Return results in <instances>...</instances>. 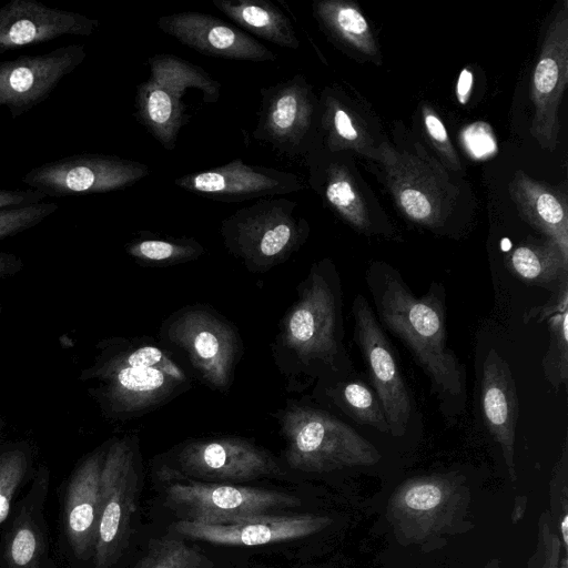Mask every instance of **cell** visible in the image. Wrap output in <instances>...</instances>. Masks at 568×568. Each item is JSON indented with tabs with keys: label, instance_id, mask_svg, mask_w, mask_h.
Here are the masks:
<instances>
[{
	"label": "cell",
	"instance_id": "1",
	"mask_svg": "<svg viewBox=\"0 0 568 568\" xmlns=\"http://www.w3.org/2000/svg\"><path fill=\"white\" fill-rule=\"evenodd\" d=\"M95 351L79 381L108 420L138 417L190 386L185 371L152 343L109 337L99 341Z\"/></svg>",
	"mask_w": 568,
	"mask_h": 568
},
{
	"label": "cell",
	"instance_id": "2",
	"mask_svg": "<svg viewBox=\"0 0 568 568\" xmlns=\"http://www.w3.org/2000/svg\"><path fill=\"white\" fill-rule=\"evenodd\" d=\"M384 325L409 348L442 396L464 395V372L447 347L445 310L434 288L414 296L394 275H384L377 292Z\"/></svg>",
	"mask_w": 568,
	"mask_h": 568
},
{
	"label": "cell",
	"instance_id": "3",
	"mask_svg": "<svg viewBox=\"0 0 568 568\" xmlns=\"http://www.w3.org/2000/svg\"><path fill=\"white\" fill-rule=\"evenodd\" d=\"M273 345L275 363L293 389L321 367H333L338 353L337 298L321 265H314L297 298L280 322Z\"/></svg>",
	"mask_w": 568,
	"mask_h": 568
},
{
	"label": "cell",
	"instance_id": "4",
	"mask_svg": "<svg viewBox=\"0 0 568 568\" xmlns=\"http://www.w3.org/2000/svg\"><path fill=\"white\" fill-rule=\"evenodd\" d=\"M471 491L455 474L408 478L389 496L386 517L398 544L427 552L473 528Z\"/></svg>",
	"mask_w": 568,
	"mask_h": 568
},
{
	"label": "cell",
	"instance_id": "5",
	"mask_svg": "<svg viewBox=\"0 0 568 568\" xmlns=\"http://www.w3.org/2000/svg\"><path fill=\"white\" fill-rule=\"evenodd\" d=\"M277 415L286 443L285 462L295 470L328 473L381 459L373 444L324 410L288 403Z\"/></svg>",
	"mask_w": 568,
	"mask_h": 568
},
{
	"label": "cell",
	"instance_id": "6",
	"mask_svg": "<svg viewBox=\"0 0 568 568\" xmlns=\"http://www.w3.org/2000/svg\"><path fill=\"white\" fill-rule=\"evenodd\" d=\"M296 202L267 197L221 222L225 248L251 272H266L287 261L305 243L310 227L295 214Z\"/></svg>",
	"mask_w": 568,
	"mask_h": 568
},
{
	"label": "cell",
	"instance_id": "7",
	"mask_svg": "<svg viewBox=\"0 0 568 568\" xmlns=\"http://www.w3.org/2000/svg\"><path fill=\"white\" fill-rule=\"evenodd\" d=\"M149 78L136 87L135 118L168 151L175 148L185 123V92L193 88L202 92L204 102L220 98L221 84L203 68L170 53L148 59Z\"/></svg>",
	"mask_w": 568,
	"mask_h": 568
},
{
	"label": "cell",
	"instance_id": "8",
	"mask_svg": "<svg viewBox=\"0 0 568 568\" xmlns=\"http://www.w3.org/2000/svg\"><path fill=\"white\" fill-rule=\"evenodd\" d=\"M140 485L138 438L108 440L101 471V505L91 568H114L131 537Z\"/></svg>",
	"mask_w": 568,
	"mask_h": 568
},
{
	"label": "cell",
	"instance_id": "9",
	"mask_svg": "<svg viewBox=\"0 0 568 568\" xmlns=\"http://www.w3.org/2000/svg\"><path fill=\"white\" fill-rule=\"evenodd\" d=\"M374 161L382 166L398 209L410 221L435 227L452 213L458 190L440 163L419 144L414 151H399L383 142Z\"/></svg>",
	"mask_w": 568,
	"mask_h": 568
},
{
	"label": "cell",
	"instance_id": "10",
	"mask_svg": "<svg viewBox=\"0 0 568 568\" xmlns=\"http://www.w3.org/2000/svg\"><path fill=\"white\" fill-rule=\"evenodd\" d=\"M162 338L181 349L200 378L212 389L226 392L241 352L235 327L204 306H187L162 325Z\"/></svg>",
	"mask_w": 568,
	"mask_h": 568
},
{
	"label": "cell",
	"instance_id": "11",
	"mask_svg": "<svg viewBox=\"0 0 568 568\" xmlns=\"http://www.w3.org/2000/svg\"><path fill=\"white\" fill-rule=\"evenodd\" d=\"M168 504L183 520L230 524L277 515L301 505L291 494L237 484L175 481L165 488Z\"/></svg>",
	"mask_w": 568,
	"mask_h": 568
},
{
	"label": "cell",
	"instance_id": "12",
	"mask_svg": "<svg viewBox=\"0 0 568 568\" xmlns=\"http://www.w3.org/2000/svg\"><path fill=\"white\" fill-rule=\"evenodd\" d=\"M254 140L276 152L297 156L318 146V100L302 74L262 88Z\"/></svg>",
	"mask_w": 568,
	"mask_h": 568
},
{
	"label": "cell",
	"instance_id": "13",
	"mask_svg": "<svg viewBox=\"0 0 568 568\" xmlns=\"http://www.w3.org/2000/svg\"><path fill=\"white\" fill-rule=\"evenodd\" d=\"M150 174L141 162L116 155L81 153L31 169L22 182L45 196L106 193L124 190Z\"/></svg>",
	"mask_w": 568,
	"mask_h": 568
},
{
	"label": "cell",
	"instance_id": "14",
	"mask_svg": "<svg viewBox=\"0 0 568 568\" xmlns=\"http://www.w3.org/2000/svg\"><path fill=\"white\" fill-rule=\"evenodd\" d=\"M179 467L210 483L239 484L284 474L268 450L241 437H217L184 443L176 453Z\"/></svg>",
	"mask_w": 568,
	"mask_h": 568
},
{
	"label": "cell",
	"instance_id": "15",
	"mask_svg": "<svg viewBox=\"0 0 568 568\" xmlns=\"http://www.w3.org/2000/svg\"><path fill=\"white\" fill-rule=\"evenodd\" d=\"M568 82V1H562L548 24L531 77L534 115L530 134L547 151H555L559 106Z\"/></svg>",
	"mask_w": 568,
	"mask_h": 568
},
{
	"label": "cell",
	"instance_id": "16",
	"mask_svg": "<svg viewBox=\"0 0 568 568\" xmlns=\"http://www.w3.org/2000/svg\"><path fill=\"white\" fill-rule=\"evenodd\" d=\"M50 469L39 465L1 527L0 568H59L50 555L45 501Z\"/></svg>",
	"mask_w": 568,
	"mask_h": 568
},
{
	"label": "cell",
	"instance_id": "17",
	"mask_svg": "<svg viewBox=\"0 0 568 568\" xmlns=\"http://www.w3.org/2000/svg\"><path fill=\"white\" fill-rule=\"evenodd\" d=\"M108 440L84 455L70 474L63 494L61 536L71 565L91 568L101 505V471Z\"/></svg>",
	"mask_w": 568,
	"mask_h": 568
},
{
	"label": "cell",
	"instance_id": "18",
	"mask_svg": "<svg viewBox=\"0 0 568 568\" xmlns=\"http://www.w3.org/2000/svg\"><path fill=\"white\" fill-rule=\"evenodd\" d=\"M353 315L355 338L382 404L389 433L396 437L403 436L410 416V395L392 347L362 295L354 300Z\"/></svg>",
	"mask_w": 568,
	"mask_h": 568
},
{
	"label": "cell",
	"instance_id": "19",
	"mask_svg": "<svg viewBox=\"0 0 568 568\" xmlns=\"http://www.w3.org/2000/svg\"><path fill=\"white\" fill-rule=\"evenodd\" d=\"M82 44L0 62V108L16 119L42 103L85 59Z\"/></svg>",
	"mask_w": 568,
	"mask_h": 568
},
{
	"label": "cell",
	"instance_id": "20",
	"mask_svg": "<svg viewBox=\"0 0 568 568\" xmlns=\"http://www.w3.org/2000/svg\"><path fill=\"white\" fill-rule=\"evenodd\" d=\"M174 185L220 202H241L286 195L304 187L300 176L275 168L250 165L241 159L179 176Z\"/></svg>",
	"mask_w": 568,
	"mask_h": 568
},
{
	"label": "cell",
	"instance_id": "21",
	"mask_svg": "<svg viewBox=\"0 0 568 568\" xmlns=\"http://www.w3.org/2000/svg\"><path fill=\"white\" fill-rule=\"evenodd\" d=\"M333 523L316 514L268 515L230 524L172 523V534L223 546H262L314 535Z\"/></svg>",
	"mask_w": 568,
	"mask_h": 568
},
{
	"label": "cell",
	"instance_id": "22",
	"mask_svg": "<svg viewBox=\"0 0 568 568\" xmlns=\"http://www.w3.org/2000/svg\"><path fill=\"white\" fill-rule=\"evenodd\" d=\"M158 28L196 52L215 58L274 62L276 54L242 30L206 13L184 11L162 16Z\"/></svg>",
	"mask_w": 568,
	"mask_h": 568
},
{
	"label": "cell",
	"instance_id": "23",
	"mask_svg": "<svg viewBox=\"0 0 568 568\" xmlns=\"http://www.w3.org/2000/svg\"><path fill=\"white\" fill-rule=\"evenodd\" d=\"M97 19L36 0H11L0 7V58L9 51L65 36L89 37Z\"/></svg>",
	"mask_w": 568,
	"mask_h": 568
},
{
	"label": "cell",
	"instance_id": "24",
	"mask_svg": "<svg viewBox=\"0 0 568 568\" xmlns=\"http://www.w3.org/2000/svg\"><path fill=\"white\" fill-rule=\"evenodd\" d=\"M480 404L486 426L501 448L508 475L516 480L518 397L509 365L495 349L489 351L483 365Z\"/></svg>",
	"mask_w": 568,
	"mask_h": 568
},
{
	"label": "cell",
	"instance_id": "25",
	"mask_svg": "<svg viewBox=\"0 0 568 568\" xmlns=\"http://www.w3.org/2000/svg\"><path fill=\"white\" fill-rule=\"evenodd\" d=\"M508 191L520 216L568 256V202L565 192L518 170Z\"/></svg>",
	"mask_w": 568,
	"mask_h": 568
},
{
	"label": "cell",
	"instance_id": "26",
	"mask_svg": "<svg viewBox=\"0 0 568 568\" xmlns=\"http://www.w3.org/2000/svg\"><path fill=\"white\" fill-rule=\"evenodd\" d=\"M323 151L317 146L306 154L311 184L344 221L366 231L371 223L368 210L353 174L335 153Z\"/></svg>",
	"mask_w": 568,
	"mask_h": 568
},
{
	"label": "cell",
	"instance_id": "27",
	"mask_svg": "<svg viewBox=\"0 0 568 568\" xmlns=\"http://www.w3.org/2000/svg\"><path fill=\"white\" fill-rule=\"evenodd\" d=\"M318 125L324 146L332 153L353 151L372 160L377 146L359 115L334 89L326 88L318 100Z\"/></svg>",
	"mask_w": 568,
	"mask_h": 568
},
{
	"label": "cell",
	"instance_id": "28",
	"mask_svg": "<svg viewBox=\"0 0 568 568\" xmlns=\"http://www.w3.org/2000/svg\"><path fill=\"white\" fill-rule=\"evenodd\" d=\"M213 6L243 29L276 45L297 49L291 20L267 0H212Z\"/></svg>",
	"mask_w": 568,
	"mask_h": 568
},
{
	"label": "cell",
	"instance_id": "29",
	"mask_svg": "<svg viewBox=\"0 0 568 568\" xmlns=\"http://www.w3.org/2000/svg\"><path fill=\"white\" fill-rule=\"evenodd\" d=\"M321 29L334 41L363 54H378L374 33L361 10L345 0H318L313 3Z\"/></svg>",
	"mask_w": 568,
	"mask_h": 568
},
{
	"label": "cell",
	"instance_id": "30",
	"mask_svg": "<svg viewBox=\"0 0 568 568\" xmlns=\"http://www.w3.org/2000/svg\"><path fill=\"white\" fill-rule=\"evenodd\" d=\"M505 263L519 280L546 287L558 285L568 271V256L548 239L516 246L507 254Z\"/></svg>",
	"mask_w": 568,
	"mask_h": 568
},
{
	"label": "cell",
	"instance_id": "31",
	"mask_svg": "<svg viewBox=\"0 0 568 568\" xmlns=\"http://www.w3.org/2000/svg\"><path fill=\"white\" fill-rule=\"evenodd\" d=\"M564 277L551 296L540 308L541 320L547 318L550 338L549 346L542 359L544 373L548 382L559 387L568 378V283Z\"/></svg>",
	"mask_w": 568,
	"mask_h": 568
},
{
	"label": "cell",
	"instance_id": "32",
	"mask_svg": "<svg viewBox=\"0 0 568 568\" xmlns=\"http://www.w3.org/2000/svg\"><path fill=\"white\" fill-rule=\"evenodd\" d=\"M34 447L27 439L0 440V528L34 475Z\"/></svg>",
	"mask_w": 568,
	"mask_h": 568
},
{
	"label": "cell",
	"instance_id": "33",
	"mask_svg": "<svg viewBox=\"0 0 568 568\" xmlns=\"http://www.w3.org/2000/svg\"><path fill=\"white\" fill-rule=\"evenodd\" d=\"M129 256L143 265H174L199 258L204 247L192 237H139L125 245Z\"/></svg>",
	"mask_w": 568,
	"mask_h": 568
},
{
	"label": "cell",
	"instance_id": "34",
	"mask_svg": "<svg viewBox=\"0 0 568 568\" xmlns=\"http://www.w3.org/2000/svg\"><path fill=\"white\" fill-rule=\"evenodd\" d=\"M332 397L355 422L389 433V426L376 393L362 381L339 385Z\"/></svg>",
	"mask_w": 568,
	"mask_h": 568
},
{
	"label": "cell",
	"instance_id": "35",
	"mask_svg": "<svg viewBox=\"0 0 568 568\" xmlns=\"http://www.w3.org/2000/svg\"><path fill=\"white\" fill-rule=\"evenodd\" d=\"M214 562L199 549L171 535L152 539L134 568H213Z\"/></svg>",
	"mask_w": 568,
	"mask_h": 568
},
{
	"label": "cell",
	"instance_id": "36",
	"mask_svg": "<svg viewBox=\"0 0 568 568\" xmlns=\"http://www.w3.org/2000/svg\"><path fill=\"white\" fill-rule=\"evenodd\" d=\"M549 515L562 544L564 555L568 556V446L565 440L560 457L549 483Z\"/></svg>",
	"mask_w": 568,
	"mask_h": 568
},
{
	"label": "cell",
	"instance_id": "37",
	"mask_svg": "<svg viewBox=\"0 0 568 568\" xmlns=\"http://www.w3.org/2000/svg\"><path fill=\"white\" fill-rule=\"evenodd\" d=\"M54 202L0 209V241L28 231L58 211Z\"/></svg>",
	"mask_w": 568,
	"mask_h": 568
},
{
	"label": "cell",
	"instance_id": "38",
	"mask_svg": "<svg viewBox=\"0 0 568 568\" xmlns=\"http://www.w3.org/2000/svg\"><path fill=\"white\" fill-rule=\"evenodd\" d=\"M562 544L549 515L540 513L537 521V544L528 559L527 568H559Z\"/></svg>",
	"mask_w": 568,
	"mask_h": 568
},
{
	"label": "cell",
	"instance_id": "39",
	"mask_svg": "<svg viewBox=\"0 0 568 568\" xmlns=\"http://www.w3.org/2000/svg\"><path fill=\"white\" fill-rule=\"evenodd\" d=\"M422 119L426 134L445 164L452 170H460L462 164L449 140L444 123L428 105L422 106Z\"/></svg>",
	"mask_w": 568,
	"mask_h": 568
},
{
	"label": "cell",
	"instance_id": "40",
	"mask_svg": "<svg viewBox=\"0 0 568 568\" xmlns=\"http://www.w3.org/2000/svg\"><path fill=\"white\" fill-rule=\"evenodd\" d=\"M485 123H475L464 132L465 145L469 153L476 158H485L496 150V144Z\"/></svg>",
	"mask_w": 568,
	"mask_h": 568
},
{
	"label": "cell",
	"instance_id": "41",
	"mask_svg": "<svg viewBox=\"0 0 568 568\" xmlns=\"http://www.w3.org/2000/svg\"><path fill=\"white\" fill-rule=\"evenodd\" d=\"M47 196L41 192L28 190L0 189V209L18 207L42 202Z\"/></svg>",
	"mask_w": 568,
	"mask_h": 568
},
{
	"label": "cell",
	"instance_id": "42",
	"mask_svg": "<svg viewBox=\"0 0 568 568\" xmlns=\"http://www.w3.org/2000/svg\"><path fill=\"white\" fill-rule=\"evenodd\" d=\"M23 267L24 262L19 255L0 251V280L18 274Z\"/></svg>",
	"mask_w": 568,
	"mask_h": 568
},
{
	"label": "cell",
	"instance_id": "43",
	"mask_svg": "<svg viewBox=\"0 0 568 568\" xmlns=\"http://www.w3.org/2000/svg\"><path fill=\"white\" fill-rule=\"evenodd\" d=\"M471 88V73L464 70L460 73L459 81L457 84V97L460 103H465L469 97Z\"/></svg>",
	"mask_w": 568,
	"mask_h": 568
},
{
	"label": "cell",
	"instance_id": "44",
	"mask_svg": "<svg viewBox=\"0 0 568 568\" xmlns=\"http://www.w3.org/2000/svg\"><path fill=\"white\" fill-rule=\"evenodd\" d=\"M526 498H517L516 506L514 507V511L511 514L513 523H517L524 515L526 506L524 501Z\"/></svg>",
	"mask_w": 568,
	"mask_h": 568
},
{
	"label": "cell",
	"instance_id": "45",
	"mask_svg": "<svg viewBox=\"0 0 568 568\" xmlns=\"http://www.w3.org/2000/svg\"><path fill=\"white\" fill-rule=\"evenodd\" d=\"M481 568H499V560L497 558H495V559L490 560L489 562H487Z\"/></svg>",
	"mask_w": 568,
	"mask_h": 568
},
{
	"label": "cell",
	"instance_id": "46",
	"mask_svg": "<svg viewBox=\"0 0 568 568\" xmlns=\"http://www.w3.org/2000/svg\"><path fill=\"white\" fill-rule=\"evenodd\" d=\"M4 427H6V420L3 419V417L0 414V435L3 432Z\"/></svg>",
	"mask_w": 568,
	"mask_h": 568
},
{
	"label": "cell",
	"instance_id": "47",
	"mask_svg": "<svg viewBox=\"0 0 568 568\" xmlns=\"http://www.w3.org/2000/svg\"><path fill=\"white\" fill-rule=\"evenodd\" d=\"M2 310H3V306H2V303L0 302V315L2 313Z\"/></svg>",
	"mask_w": 568,
	"mask_h": 568
}]
</instances>
